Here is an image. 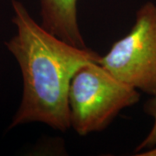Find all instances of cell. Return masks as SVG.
<instances>
[{
    "mask_svg": "<svg viewBox=\"0 0 156 156\" xmlns=\"http://www.w3.org/2000/svg\"><path fill=\"white\" fill-rule=\"evenodd\" d=\"M136 155L140 156H156V145L151 148H148L147 150L143 151L141 153H137Z\"/></svg>",
    "mask_w": 156,
    "mask_h": 156,
    "instance_id": "obj_6",
    "label": "cell"
},
{
    "mask_svg": "<svg viewBox=\"0 0 156 156\" xmlns=\"http://www.w3.org/2000/svg\"><path fill=\"white\" fill-rule=\"evenodd\" d=\"M41 25L58 38L78 48L85 44L78 25L77 0H39Z\"/></svg>",
    "mask_w": 156,
    "mask_h": 156,
    "instance_id": "obj_4",
    "label": "cell"
},
{
    "mask_svg": "<svg viewBox=\"0 0 156 156\" xmlns=\"http://www.w3.org/2000/svg\"><path fill=\"white\" fill-rule=\"evenodd\" d=\"M145 110L148 115H150L154 118V124L147 137L136 147L135 153L147 150L156 145V93L153 95V98L146 103Z\"/></svg>",
    "mask_w": 156,
    "mask_h": 156,
    "instance_id": "obj_5",
    "label": "cell"
},
{
    "mask_svg": "<svg viewBox=\"0 0 156 156\" xmlns=\"http://www.w3.org/2000/svg\"><path fill=\"white\" fill-rule=\"evenodd\" d=\"M140 100L137 89L122 83L98 62L78 69L69 88L70 127L79 135L102 131L122 109Z\"/></svg>",
    "mask_w": 156,
    "mask_h": 156,
    "instance_id": "obj_2",
    "label": "cell"
},
{
    "mask_svg": "<svg viewBox=\"0 0 156 156\" xmlns=\"http://www.w3.org/2000/svg\"><path fill=\"white\" fill-rule=\"evenodd\" d=\"M98 63L135 89L156 93V5L147 2L135 15L131 30L100 56Z\"/></svg>",
    "mask_w": 156,
    "mask_h": 156,
    "instance_id": "obj_3",
    "label": "cell"
},
{
    "mask_svg": "<svg viewBox=\"0 0 156 156\" xmlns=\"http://www.w3.org/2000/svg\"><path fill=\"white\" fill-rule=\"evenodd\" d=\"M12 23L17 33L5 43L21 69L23 95L10 128L42 122L66 132L70 128L68 103L73 76L88 62H98L100 55L58 38L38 24L17 0H11Z\"/></svg>",
    "mask_w": 156,
    "mask_h": 156,
    "instance_id": "obj_1",
    "label": "cell"
}]
</instances>
